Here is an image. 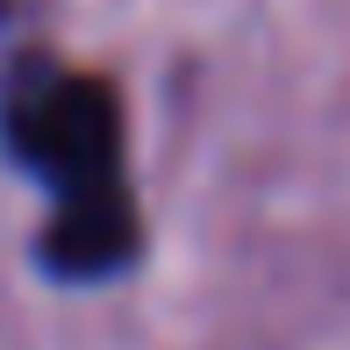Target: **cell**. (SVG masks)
<instances>
[{
  "label": "cell",
  "instance_id": "1",
  "mask_svg": "<svg viewBox=\"0 0 350 350\" xmlns=\"http://www.w3.org/2000/svg\"><path fill=\"white\" fill-rule=\"evenodd\" d=\"M8 150L51 186L43 265L57 279H115L136 258V200L122 179V107L93 72L29 57L8 86Z\"/></svg>",
  "mask_w": 350,
  "mask_h": 350
}]
</instances>
